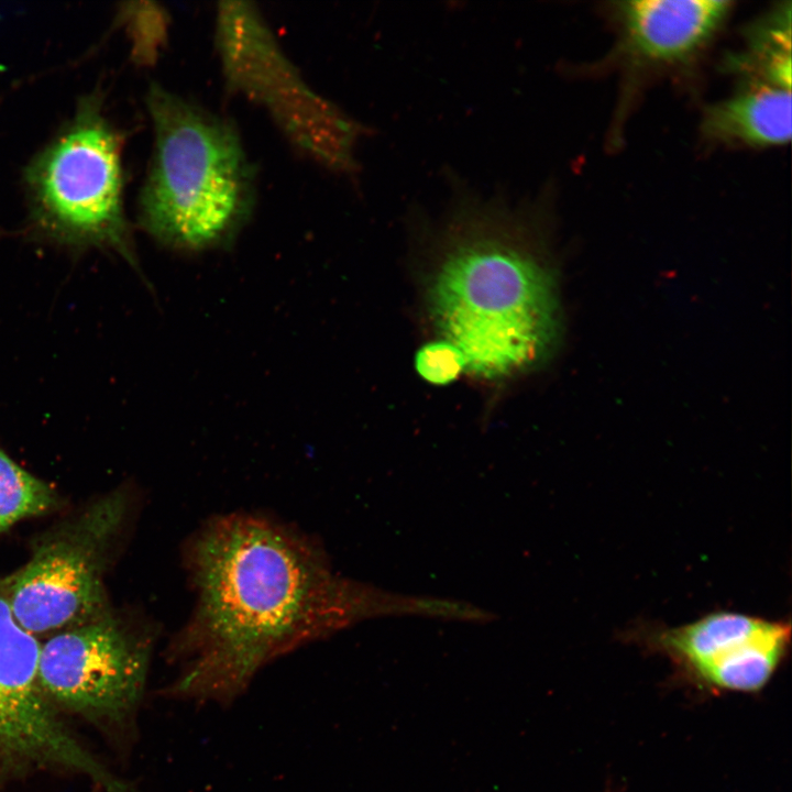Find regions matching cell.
I'll return each instance as SVG.
<instances>
[{
  "instance_id": "1",
  "label": "cell",
  "mask_w": 792,
  "mask_h": 792,
  "mask_svg": "<svg viewBox=\"0 0 792 792\" xmlns=\"http://www.w3.org/2000/svg\"><path fill=\"white\" fill-rule=\"evenodd\" d=\"M184 563L196 600L167 647V698L228 705L272 660L367 616L374 597L336 575L307 536L249 513L194 531Z\"/></svg>"
},
{
  "instance_id": "2",
  "label": "cell",
  "mask_w": 792,
  "mask_h": 792,
  "mask_svg": "<svg viewBox=\"0 0 792 792\" xmlns=\"http://www.w3.org/2000/svg\"><path fill=\"white\" fill-rule=\"evenodd\" d=\"M453 202L452 232L428 288L433 326L474 375L534 370L561 337L554 274L525 243L519 209L469 195Z\"/></svg>"
},
{
  "instance_id": "3",
  "label": "cell",
  "mask_w": 792,
  "mask_h": 792,
  "mask_svg": "<svg viewBox=\"0 0 792 792\" xmlns=\"http://www.w3.org/2000/svg\"><path fill=\"white\" fill-rule=\"evenodd\" d=\"M147 106L155 138L140 196L142 229L175 251L229 246L254 204V175L237 131L157 84Z\"/></svg>"
},
{
  "instance_id": "4",
  "label": "cell",
  "mask_w": 792,
  "mask_h": 792,
  "mask_svg": "<svg viewBox=\"0 0 792 792\" xmlns=\"http://www.w3.org/2000/svg\"><path fill=\"white\" fill-rule=\"evenodd\" d=\"M26 182L34 219L46 234L70 245L111 249L138 266L123 210L120 140L97 97L86 99L33 161Z\"/></svg>"
},
{
  "instance_id": "5",
  "label": "cell",
  "mask_w": 792,
  "mask_h": 792,
  "mask_svg": "<svg viewBox=\"0 0 792 792\" xmlns=\"http://www.w3.org/2000/svg\"><path fill=\"white\" fill-rule=\"evenodd\" d=\"M217 44L229 88L262 105L295 145L326 167L355 168L361 125L306 85L256 10L220 3Z\"/></svg>"
},
{
  "instance_id": "6",
  "label": "cell",
  "mask_w": 792,
  "mask_h": 792,
  "mask_svg": "<svg viewBox=\"0 0 792 792\" xmlns=\"http://www.w3.org/2000/svg\"><path fill=\"white\" fill-rule=\"evenodd\" d=\"M151 649V637L105 613L41 644L38 682L54 706L127 734L143 696Z\"/></svg>"
},
{
  "instance_id": "7",
  "label": "cell",
  "mask_w": 792,
  "mask_h": 792,
  "mask_svg": "<svg viewBox=\"0 0 792 792\" xmlns=\"http://www.w3.org/2000/svg\"><path fill=\"white\" fill-rule=\"evenodd\" d=\"M41 644L15 620L0 584V761L10 769L84 774L102 792L129 784L90 754L59 719L37 676Z\"/></svg>"
},
{
  "instance_id": "8",
  "label": "cell",
  "mask_w": 792,
  "mask_h": 792,
  "mask_svg": "<svg viewBox=\"0 0 792 792\" xmlns=\"http://www.w3.org/2000/svg\"><path fill=\"white\" fill-rule=\"evenodd\" d=\"M122 514V501L103 503L48 539L3 584L12 614L23 629L36 638L48 637L105 614L103 552Z\"/></svg>"
},
{
  "instance_id": "9",
  "label": "cell",
  "mask_w": 792,
  "mask_h": 792,
  "mask_svg": "<svg viewBox=\"0 0 792 792\" xmlns=\"http://www.w3.org/2000/svg\"><path fill=\"white\" fill-rule=\"evenodd\" d=\"M638 635L705 686L750 693L766 686L785 657L789 623L735 612L711 613L678 627Z\"/></svg>"
},
{
  "instance_id": "10",
  "label": "cell",
  "mask_w": 792,
  "mask_h": 792,
  "mask_svg": "<svg viewBox=\"0 0 792 792\" xmlns=\"http://www.w3.org/2000/svg\"><path fill=\"white\" fill-rule=\"evenodd\" d=\"M725 0H639L619 3L628 46L653 62H673L700 48L727 15Z\"/></svg>"
},
{
  "instance_id": "11",
  "label": "cell",
  "mask_w": 792,
  "mask_h": 792,
  "mask_svg": "<svg viewBox=\"0 0 792 792\" xmlns=\"http://www.w3.org/2000/svg\"><path fill=\"white\" fill-rule=\"evenodd\" d=\"M711 139L777 145L791 139L790 89L767 84L710 107L703 121Z\"/></svg>"
},
{
  "instance_id": "12",
  "label": "cell",
  "mask_w": 792,
  "mask_h": 792,
  "mask_svg": "<svg viewBox=\"0 0 792 792\" xmlns=\"http://www.w3.org/2000/svg\"><path fill=\"white\" fill-rule=\"evenodd\" d=\"M55 493L0 449V532L16 521L45 513Z\"/></svg>"
},
{
  "instance_id": "13",
  "label": "cell",
  "mask_w": 792,
  "mask_h": 792,
  "mask_svg": "<svg viewBox=\"0 0 792 792\" xmlns=\"http://www.w3.org/2000/svg\"><path fill=\"white\" fill-rule=\"evenodd\" d=\"M415 366L424 380L446 385L464 370V360L453 344L441 340L422 345L416 353Z\"/></svg>"
},
{
  "instance_id": "14",
  "label": "cell",
  "mask_w": 792,
  "mask_h": 792,
  "mask_svg": "<svg viewBox=\"0 0 792 792\" xmlns=\"http://www.w3.org/2000/svg\"><path fill=\"white\" fill-rule=\"evenodd\" d=\"M99 791H100V790H97V792H99Z\"/></svg>"
}]
</instances>
